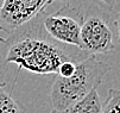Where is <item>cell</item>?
Returning <instances> with one entry per match:
<instances>
[{
    "label": "cell",
    "instance_id": "cell-1",
    "mask_svg": "<svg viewBox=\"0 0 120 113\" xmlns=\"http://www.w3.org/2000/svg\"><path fill=\"white\" fill-rule=\"evenodd\" d=\"M41 14L8 34L5 57L7 64L13 63L18 70L38 75H55L64 61H81L89 55L81 49L71 50L75 46L52 39L42 26Z\"/></svg>",
    "mask_w": 120,
    "mask_h": 113
},
{
    "label": "cell",
    "instance_id": "cell-2",
    "mask_svg": "<svg viewBox=\"0 0 120 113\" xmlns=\"http://www.w3.org/2000/svg\"><path fill=\"white\" fill-rule=\"evenodd\" d=\"M109 70V64L99 61L95 55H88L76 63V70L71 76L62 77L55 74L50 90L52 111H63L84 98L102 83Z\"/></svg>",
    "mask_w": 120,
    "mask_h": 113
},
{
    "label": "cell",
    "instance_id": "cell-3",
    "mask_svg": "<svg viewBox=\"0 0 120 113\" xmlns=\"http://www.w3.org/2000/svg\"><path fill=\"white\" fill-rule=\"evenodd\" d=\"M111 10L100 5H90L82 11L80 41L81 50L89 55H105L115 49L114 34L111 25Z\"/></svg>",
    "mask_w": 120,
    "mask_h": 113
},
{
    "label": "cell",
    "instance_id": "cell-4",
    "mask_svg": "<svg viewBox=\"0 0 120 113\" xmlns=\"http://www.w3.org/2000/svg\"><path fill=\"white\" fill-rule=\"evenodd\" d=\"M82 11L80 7L65 5L55 13L41 14V23L46 34L58 43L81 49L80 30Z\"/></svg>",
    "mask_w": 120,
    "mask_h": 113
},
{
    "label": "cell",
    "instance_id": "cell-5",
    "mask_svg": "<svg viewBox=\"0 0 120 113\" xmlns=\"http://www.w3.org/2000/svg\"><path fill=\"white\" fill-rule=\"evenodd\" d=\"M52 3V0H4L0 6V31L11 34L31 22Z\"/></svg>",
    "mask_w": 120,
    "mask_h": 113
},
{
    "label": "cell",
    "instance_id": "cell-6",
    "mask_svg": "<svg viewBox=\"0 0 120 113\" xmlns=\"http://www.w3.org/2000/svg\"><path fill=\"white\" fill-rule=\"evenodd\" d=\"M51 113H102V100L95 88L68 108L60 112L51 111Z\"/></svg>",
    "mask_w": 120,
    "mask_h": 113
},
{
    "label": "cell",
    "instance_id": "cell-7",
    "mask_svg": "<svg viewBox=\"0 0 120 113\" xmlns=\"http://www.w3.org/2000/svg\"><path fill=\"white\" fill-rule=\"evenodd\" d=\"M13 87L6 88V83H0V113H26L23 105L17 101L13 95Z\"/></svg>",
    "mask_w": 120,
    "mask_h": 113
},
{
    "label": "cell",
    "instance_id": "cell-8",
    "mask_svg": "<svg viewBox=\"0 0 120 113\" xmlns=\"http://www.w3.org/2000/svg\"><path fill=\"white\" fill-rule=\"evenodd\" d=\"M102 113H120V89H108L107 98L102 102Z\"/></svg>",
    "mask_w": 120,
    "mask_h": 113
},
{
    "label": "cell",
    "instance_id": "cell-9",
    "mask_svg": "<svg viewBox=\"0 0 120 113\" xmlns=\"http://www.w3.org/2000/svg\"><path fill=\"white\" fill-rule=\"evenodd\" d=\"M6 51H7V39L4 37H0V83H7V81L4 79L5 72H6Z\"/></svg>",
    "mask_w": 120,
    "mask_h": 113
},
{
    "label": "cell",
    "instance_id": "cell-10",
    "mask_svg": "<svg viewBox=\"0 0 120 113\" xmlns=\"http://www.w3.org/2000/svg\"><path fill=\"white\" fill-rule=\"evenodd\" d=\"M77 62L79 61H73V60L64 61L60 66V68H58L56 74L62 76V77H69V76H71L75 73V70H76V63Z\"/></svg>",
    "mask_w": 120,
    "mask_h": 113
},
{
    "label": "cell",
    "instance_id": "cell-11",
    "mask_svg": "<svg viewBox=\"0 0 120 113\" xmlns=\"http://www.w3.org/2000/svg\"><path fill=\"white\" fill-rule=\"evenodd\" d=\"M94 1H98L99 4H101L102 6H105L106 8L113 11L114 5H115V0H94Z\"/></svg>",
    "mask_w": 120,
    "mask_h": 113
},
{
    "label": "cell",
    "instance_id": "cell-12",
    "mask_svg": "<svg viewBox=\"0 0 120 113\" xmlns=\"http://www.w3.org/2000/svg\"><path fill=\"white\" fill-rule=\"evenodd\" d=\"M114 24H115V27H116V31H118V39H119V43H120V10L115 14Z\"/></svg>",
    "mask_w": 120,
    "mask_h": 113
},
{
    "label": "cell",
    "instance_id": "cell-13",
    "mask_svg": "<svg viewBox=\"0 0 120 113\" xmlns=\"http://www.w3.org/2000/svg\"><path fill=\"white\" fill-rule=\"evenodd\" d=\"M56 1H67V0H56Z\"/></svg>",
    "mask_w": 120,
    "mask_h": 113
}]
</instances>
